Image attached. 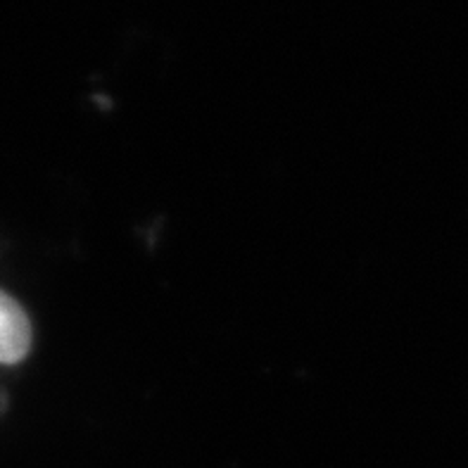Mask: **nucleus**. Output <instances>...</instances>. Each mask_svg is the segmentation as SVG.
Masks as SVG:
<instances>
[{"label": "nucleus", "instance_id": "nucleus-1", "mask_svg": "<svg viewBox=\"0 0 468 468\" xmlns=\"http://www.w3.org/2000/svg\"><path fill=\"white\" fill-rule=\"evenodd\" d=\"M31 347V324L22 304L0 291V364L22 362Z\"/></svg>", "mask_w": 468, "mask_h": 468}]
</instances>
